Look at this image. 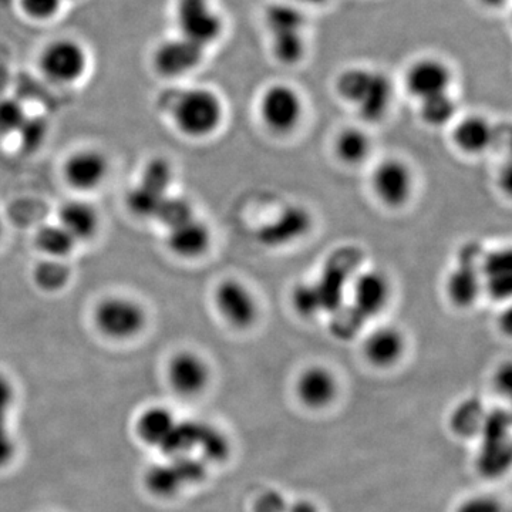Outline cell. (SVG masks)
Masks as SVG:
<instances>
[{"mask_svg":"<svg viewBox=\"0 0 512 512\" xmlns=\"http://www.w3.org/2000/svg\"><path fill=\"white\" fill-rule=\"evenodd\" d=\"M20 144L25 150H36L45 141L46 124L37 119H26L18 133Z\"/></svg>","mask_w":512,"mask_h":512,"instance_id":"41","label":"cell"},{"mask_svg":"<svg viewBox=\"0 0 512 512\" xmlns=\"http://www.w3.org/2000/svg\"><path fill=\"white\" fill-rule=\"evenodd\" d=\"M373 72L375 70H369L366 67H349L340 72L335 82L336 93L339 94L340 99L356 106L365 94Z\"/></svg>","mask_w":512,"mask_h":512,"instance_id":"30","label":"cell"},{"mask_svg":"<svg viewBox=\"0 0 512 512\" xmlns=\"http://www.w3.org/2000/svg\"><path fill=\"white\" fill-rule=\"evenodd\" d=\"M511 416L505 410L485 414L481 426V448L477 467L485 477H498L511 464Z\"/></svg>","mask_w":512,"mask_h":512,"instance_id":"5","label":"cell"},{"mask_svg":"<svg viewBox=\"0 0 512 512\" xmlns=\"http://www.w3.org/2000/svg\"><path fill=\"white\" fill-rule=\"evenodd\" d=\"M511 379H512L511 366L505 365V366L501 367L500 372H498L497 377H495V382H497L498 389H500L501 392L510 393Z\"/></svg>","mask_w":512,"mask_h":512,"instance_id":"44","label":"cell"},{"mask_svg":"<svg viewBox=\"0 0 512 512\" xmlns=\"http://www.w3.org/2000/svg\"><path fill=\"white\" fill-rule=\"evenodd\" d=\"M168 386L181 397H195L210 383V366L198 353L181 350L168 360L165 367Z\"/></svg>","mask_w":512,"mask_h":512,"instance_id":"9","label":"cell"},{"mask_svg":"<svg viewBox=\"0 0 512 512\" xmlns=\"http://www.w3.org/2000/svg\"><path fill=\"white\" fill-rule=\"evenodd\" d=\"M451 83L453 72L450 66L437 57H421L416 60L404 77L407 92L419 100L450 92Z\"/></svg>","mask_w":512,"mask_h":512,"instance_id":"11","label":"cell"},{"mask_svg":"<svg viewBox=\"0 0 512 512\" xmlns=\"http://www.w3.org/2000/svg\"><path fill=\"white\" fill-rule=\"evenodd\" d=\"M453 140L461 151L480 154L493 144L494 130L484 117L468 116L458 121L454 128Z\"/></svg>","mask_w":512,"mask_h":512,"instance_id":"23","label":"cell"},{"mask_svg":"<svg viewBox=\"0 0 512 512\" xmlns=\"http://www.w3.org/2000/svg\"><path fill=\"white\" fill-rule=\"evenodd\" d=\"M393 99V86L389 77L383 73L373 72L372 80L367 86L362 99L356 104L360 116L366 121H379L386 116Z\"/></svg>","mask_w":512,"mask_h":512,"instance_id":"24","label":"cell"},{"mask_svg":"<svg viewBox=\"0 0 512 512\" xmlns=\"http://www.w3.org/2000/svg\"><path fill=\"white\" fill-rule=\"evenodd\" d=\"M336 154L346 164H359L370 153V140L359 128H346L336 138Z\"/></svg>","mask_w":512,"mask_h":512,"instance_id":"29","label":"cell"},{"mask_svg":"<svg viewBox=\"0 0 512 512\" xmlns=\"http://www.w3.org/2000/svg\"><path fill=\"white\" fill-rule=\"evenodd\" d=\"M207 49L180 35L161 40L151 52V67L163 79H180L197 70Z\"/></svg>","mask_w":512,"mask_h":512,"instance_id":"7","label":"cell"},{"mask_svg":"<svg viewBox=\"0 0 512 512\" xmlns=\"http://www.w3.org/2000/svg\"><path fill=\"white\" fill-rule=\"evenodd\" d=\"M57 224L62 225L77 244L90 241L100 228V215L92 204L74 200L59 208Z\"/></svg>","mask_w":512,"mask_h":512,"instance_id":"19","label":"cell"},{"mask_svg":"<svg viewBox=\"0 0 512 512\" xmlns=\"http://www.w3.org/2000/svg\"><path fill=\"white\" fill-rule=\"evenodd\" d=\"M93 320L101 335L123 342L143 332L147 325V312L143 305L127 296H109L97 303Z\"/></svg>","mask_w":512,"mask_h":512,"instance_id":"4","label":"cell"},{"mask_svg":"<svg viewBox=\"0 0 512 512\" xmlns=\"http://www.w3.org/2000/svg\"><path fill=\"white\" fill-rule=\"evenodd\" d=\"M265 25L269 35L278 33L305 32L306 15L301 6L279 0L265 10Z\"/></svg>","mask_w":512,"mask_h":512,"instance_id":"26","label":"cell"},{"mask_svg":"<svg viewBox=\"0 0 512 512\" xmlns=\"http://www.w3.org/2000/svg\"><path fill=\"white\" fill-rule=\"evenodd\" d=\"M28 119L22 104L18 101L5 99L0 100V136L16 134Z\"/></svg>","mask_w":512,"mask_h":512,"instance_id":"39","label":"cell"},{"mask_svg":"<svg viewBox=\"0 0 512 512\" xmlns=\"http://www.w3.org/2000/svg\"><path fill=\"white\" fill-rule=\"evenodd\" d=\"M2 234H3V222H2V218H0V238H2Z\"/></svg>","mask_w":512,"mask_h":512,"instance_id":"48","label":"cell"},{"mask_svg":"<svg viewBox=\"0 0 512 512\" xmlns=\"http://www.w3.org/2000/svg\"><path fill=\"white\" fill-rule=\"evenodd\" d=\"M198 448H200L204 457L210 461L225 460L229 454V444L224 434L207 423L204 424V429H202Z\"/></svg>","mask_w":512,"mask_h":512,"instance_id":"38","label":"cell"},{"mask_svg":"<svg viewBox=\"0 0 512 512\" xmlns=\"http://www.w3.org/2000/svg\"><path fill=\"white\" fill-rule=\"evenodd\" d=\"M254 511L286 512L288 511V504H286L285 498L278 491H266L256 500Z\"/></svg>","mask_w":512,"mask_h":512,"instance_id":"42","label":"cell"},{"mask_svg":"<svg viewBox=\"0 0 512 512\" xmlns=\"http://www.w3.org/2000/svg\"><path fill=\"white\" fill-rule=\"evenodd\" d=\"M389 295V281L382 272H362L353 281V308L365 319L382 312Z\"/></svg>","mask_w":512,"mask_h":512,"instance_id":"17","label":"cell"},{"mask_svg":"<svg viewBox=\"0 0 512 512\" xmlns=\"http://www.w3.org/2000/svg\"><path fill=\"white\" fill-rule=\"evenodd\" d=\"M478 2L485 6V8L498 9L501 8V6H504L507 0H478Z\"/></svg>","mask_w":512,"mask_h":512,"instance_id":"47","label":"cell"},{"mask_svg":"<svg viewBox=\"0 0 512 512\" xmlns=\"http://www.w3.org/2000/svg\"><path fill=\"white\" fill-rule=\"evenodd\" d=\"M404 338L399 329L383 326L367 336L363 352L366 359L375 366H392L403 355Z\"/></svg>","mask_w":512,"mask_h":512,"instance_id":"21","label":"cell"},{"mask_svg":"<svg viewBox=\"0 0 512 512\" xmlns=\"http://www.w3.org/2000/svg\"><path fill=\"white\" fill-rule=\"evenodd\" d=\"M16 402L15 384L10 377L0 372V468L8 467L18 453L13 431L10 429L9 417Z\"/></svg>","mask_w":512,"mask_h":512,"instance_id":"22","label":"cell"},{"mask_svg":"<svg viewBox=\"0 0 512 512\" xmlns=\"http://www.w3.org/2000/svg\"><path fill=\"white\" fill-rule=\"evenodd\" d=\"M286 512H318V510H316L315 505L308 503V501H298V503L288 507Z\"/></svg>","mask_w":512,"mask_h":512,"instance_id":"45","label":"cell"},{"mask_svg":"<svg viewBox=\"0 0 512 512\" xmlns=\"http://www.w3.org/2000/svg\"><path fill=\"white\" fill-rule=\"evenodd\" d=\"M168 107L174 126L190 138L211 136L224 120L221 97L207 87L180 90L174 94Z\"/></svg>","mask_w":512,"mask_h":512,"instance_id":"1","label":"cell"},{"mask_svg":"<svg viewBox=\"0 0 512 512\" xmlns=\"http://www.w3.org/2000/svg\"><path fill=\"white\" fill-rule=\"evenodd\" d=\"M215 306L229 325L247 329L258 318V305L252 292L242 282L225 279L215 289Z\"/></svg>","mask_w":512,"mask_h":512,"instance_id":"10","label":"cell"},{"mask_svg":"<svg viewBox=\"0 0 512 512\" xmlns=\"http://www.w3.org/2000/svg\"><path fill=\"white\" fill-rule=\"evenodd\" d=\"M174 22L177 35L207 50L225 32L224 16L214 0H175Z\"/></svg>","mask_w":512,"mask_h":512,"instance_id":"3","label":"cell"},{"mask_svg":"<svg viewBox=\"0 0 512 512\" xmlns=\"http://www.w3.org/2000/svg\"><path fill=\"white\" fill-rule=\"evenodd\" d=\"M109 170V160L100 150L83 148L64 161L63 177L74 190L93 191L104 183Z\"/></svg>","mask_w":512,"mask_h":512,"instance_id":"12","label":"cell"},{"mask_svg":"<svg viewBox=\"0 0 512 512\" xmlns=\"http://www.w3.org/2000/svg\"><path fill=\"white\" fill-rule=\"evenodd\" d=\"M292 301L295 309H298L303 315H312L323 306L318 286L315 285L296 286Z\"/></svg>","mask_w":512,"mask_h":512,"instance_id":"40","label":"cell"},{"mask_svg":"<svg viewBox=\"0 0 512 512\" xmlns=\"http://www.w3.org/2000/svg\"><path fill=\"white\" fill-rule=\"evenodd\" d=\"M37 67L47 82L73 86L82 82L89 72L90 53L76 37H56L40 50Z\"/></svg>","mask_w":512,"mask_h":512,"instance_id":"2","label":"cell"},{"mask_svg":"<svg viewBox=\"0 0 512 512\" xmlns=\"http://www.w3.org/2000/svg\"><path fill=\"white\" fill-rule=\"evenodd\" d=\"M174 181L173 165L165 158H151L144 165L141 171L140 181L138 184L150 188V190L160 192V194H168L171 184Z\"/></svg>","mask_w":512,"mask_h":512,"instance_id":"35","label":"cell"},{"mask_svg":"<svg viewBox=\"0 0 512 512\" xmlns=\"http://www.w3.org/2000/svg\"><path fill=\"white\" fill-rule=\"evenodd\" d=\"M177 423L178 419L173 410L163 404H151L137 414L134 434L144 446L160 451Z\"/></svg>","mask_w":512,"mask_h":512,"instance_id":"16","label":"cell"},{"mask_svg":"<svg viewBox=\"0 0 512 512\" xmlns=\"http://www.w3.org/2000/svg\"><path fill=\"white\" fill-rule=\"evenodd\" d=\"M168 194H160L150 190V188L144 187V185L137 184L128 191L126 197V204L131 214L136 215L138 218H148V220H154L156 218L158 208H160L161 202Z\"/></svg>","mask_w":512,"mask_h":512,"instance_id":"33","label":"cell"},{"mask_svg":"<svg viewBox=\"0 0 512 512\" xmlns=\"http://www.w3.org/2000/svg\"><path fill=\"white\" fill-rule=\"evenodd\" d=\"M271 50L279 63L295 66L305 59L308 43L303 32L278 33L271 35Z\"/></svg>","mask_w":512,"mask_h":512,"instance_id":"28","label":"cell"},{"mask_svg":"<svg viewBox=\"0 0 512 512\" xmlns=\"http://www.w3.org/2000/svg\"><path fill=\"white\" fill-rule=\"evenodd\" d=\"M286 2L295 3V5L302 6L308 5V6H320L325 5V3H328L329 0H286Z\"/></svg>","mask_w":512,"mask_h":512,"instance_id":"46","label":"cell"},{"mask_svg":"<svg viewBox=\"0 0 512 512\" xmlns=\"http://www.w3.org/2000/svg\"><path fill=\"white\" fill-rule=\"evenodd\" d=\"M372 187L380 201L389 207H402L412 195V173L403 161L389 158L375 168Z\"/></svg>","mask_w":512,"mask_h":512,"instance_id":"14","label":"cell"},{"mask_svg":"<svg viewBox=\"0 0 512 512\" xmlns=\"http://www.w3.org/2000/svg\"><path fill=\"white\" fill-rule=\"evenodd\" d=\"M210 244V228L195 217L177 227L167 229V247L180 258H198L208 251Z\"/></svg>","mask_w":512,"mask_h":512,"instance_id":"18","label":"cell"},{"mask_svg":"<svg viewBox=\"0 0 512 512\" xmlns=\"http://www.w3.org/2000/svg\"><path fill=\"white\" fill-rule=\"evenodd\" d=\"M299 399L312 409L325 407L335 399L338 383L326 367L312 366L302 373L298 380Z\"/></svg>","mask_w":512,"mask_h":512,"instance_id":"20","label":"cell"},{"mask_svg":"<svg viewBox=\"0 0 512 512\" xmlns=\"http://www.w3.org/2000/svg\"><path fill=\"white\" fill-rule=\"evenodd\" d=\"M36 285L46 292H56L69 284L70 269L62 259L47 258L35 268Z\"/></svg>","mask_w":512,"mask_h":512,"instance_id":"34","label":"cell"},{"mask_svg":"<svg viewBox=\"0 0 512 512\" xmlns=\"http://www.w3.org/2000/svg\"><path fill=\"white\" fill-rule=\"evenodd\" d=\"M457 512H501V508L493 498L476 497L467 500Z\"/></svg>","mask_w":512,"mask_h":512,"instance_id":"43","label":"cell"},{"mask_svg":"<svg viewBox=\"0 0 512 512\" xmlns=\"http://www.w3.org/2000/svg\"><path fill=\"white\" fill-rule=\"evenodd\" d=\"M484 417L485 413L481 403L477 400H467L454 410L450 420L451 429L457 436L470 439V437L480 434Z\"/></svg>","mask_w":512,"mask_h":512,"instance_id":"31","label":"cell"},{"mask_svg":"<svg viewBox=\"0 0 512 512\" xmlns=\"http://www.w3.org/2000/svg\"><path fill=\"white\" fill-rule=\"evenodd\" d=\"M194 217V208H192L190 202L185 198L173 197V195L168 194L161 202L154 220L161 222L165 228L170 229Z\"/></svg>","mask_w":512,"mask_h":512,"instance_id":"36","label":"cell"},{"mask_svg":"<svg viewBox=\"0 0 512 512\" xmlns=\"http://www.w3.org/2000/svg\"><path fill=\"white\" fill-rule=\"evenodd\" d=\"M481 282L495 299H505L511 295L512 259L510 251L491 252L484 259Z\"/></svg>","mask_w":512,"mask_h":512,"instance_id":"25","label":"cell"},{"mask_svg":"<svg viewBox=\"0 0 512 512\" xmlns=\"http://www.w3.org/2000/svg\"><path fill=\"white\" fill-rule=\"evenodd\" d=\"M259 113L269 130L278 134L291 133L302 119L301 94L288 84H272L262 94Z\"/></svg>","mask_w":512,"mask_h":512,"instance_id":"8","label":"cell"},{"mask_svg":"<svg viewBox=\"0 0 512 512\" xmlns=\"http://www.w3.org/2000/svg\"><path fill=\"white\" fill-rule=\"evenodd\" d=\"M457 113V103L450 92L436 94L420 100V117L424 123L433 127H441L450 123Z\"/></svg>","mask_w":512,"mask_h":512,"instance_id":"32","label":"cell"},{"mask_svg":"<svg viewBox=\"0 0 512 512\" xmlns=\"http://www.w3.org/2000/svg\"><path fill=\"white\" fill-rule=\"evenodd\" d=\"M311 227V214L303 207L291 205L279 212L275 220L262 225L256 232V239L265 247H285L305 237Z\"/></svg>","mask_w":512,"mask_h":512,"instance_id":"13","label":"cell"},{"mask_svg":"<svg viewBox=\"0 0 512 512\" xmlns=\"http://www.w3.org/2000/svg\"><path fill=\"white\" fill-rule=\"evenodd\" d=\"M66 0H18V6L26 19L35 23L55 20L62 12Z\"/></svg>","mask_w":512,"mask_h":512,"instance_id":"37","label":"cell"},{"mask_svg":"<svg viewBox=\"0 0 512 512\" xmlns=\"http://www.w3.org/2000/svg\"><path fill=\"white\" fill-rule=\"evenodd\" d=\"M204 464L194 456L168 457L167 463L153 464L144 473V487L157 498H173L188 484L205 477Z\"/></svg>","mask_w":512,"mask_h":512,"instance_id":"6","label":"cell"},{"mask_svg":"<svg viewBox=\"0 0 512 512\" xmlns=\"http://www.w3.org/2000/svg\"><path fill=\"white\" fill-rule=\"evenodd\" d=\"M476 254L477 248L467 245L461 252L457 268L448 276L447 295L458 308H468L480 295L483 282L476 266Z\"/></svg>","mask_w":512,"mask_h":512,"instance_id":"15","label":"cell"},{"mask_svg":"<svg viewBox=\"0 0 512 512\" xmlns=\"http://www.w3.org/2000/svg\"><path fill=\"white\" fill-rule=\"evenodd\" d=\"M35 244L47 258L63 259L73 254L77 242L60 224H47L37 229Z\"/></svg>","mask_w":512,"mask_h":512,"instance_id":"27","label":"cell"}]
</instances>
